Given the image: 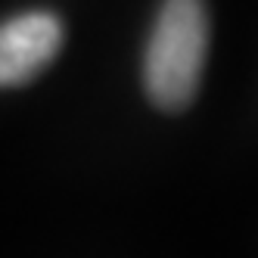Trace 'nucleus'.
Listing matches in <instances>:
<instances>
[{
  "instance_id": "nucleus-1",
  "label": "nucleus",
  "mask_w": 258,
  "mask_h": 258,
  "mask_svg": "<svg viewBox=\"0 0 258 258\" xmlns=\"http://www.w3.org/2000/svg\"><path fill=\"white\" fill-rule=\"evenodd\" d=\"M209 56V13L202 0H165L143 53V84L153 106L187 109Z\"/></svg>"
},
{
  "instance_id": "nucleus-2",
  "label": "nucleus",
  "mask_w": 258,
  "mask_h": 258,
  "mask_svg": "<svg viewBox=\"0 0 258 258\" xmlns=\"http://www.w3.org/2000/svg\"><path fill=\"white\" fill-rule=\"evenodd\" d=\"M62 47V22L47 10L19 13L0 22V87L38 78Z\"/></svg>"
}]
</instances>
